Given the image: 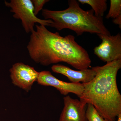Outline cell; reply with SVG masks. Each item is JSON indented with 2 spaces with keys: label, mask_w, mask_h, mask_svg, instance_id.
I'll list each match as a JSON object with an SVG mask.
<instances>
[{
  "label": "cell",
  "mask_w": 121,
  "mask_h": 121,
  "mask_svg": "<svg viewBox=\"0 0 121 121\" xmlns=\"http://www.w3.org/2000/svg\"><path fill=\"white\" fill-rule=\"evenodd\" d=\"M36 27L27 47L35 62L44 66L64 62L78 70L89 69L91 63L89 54L76 42L74 36H61L43 25H36Z\"/></svg>",
  "instance_id": "1"
},
{
  "label": "cell",
  "mask_w": 121,
  "mask_h": 121,
  "mask_svg": "<svg viewBox=\"0 0 121 121\" xmlns=\"http://www.w3.org/2000/svg\"><path fill=\"white\" fill-rule=\"evenodd\" d=\"M91 68L96 72V75L91 82L83 84L84 91L79 98L93 105L105 119L115 121L121 114V95L117 82L121 60Z\"/></svg>",
  "instance_id": "2"
},
{
  "label": "cell",
  "mask_w": 121,
  "mask_h": 121,
  "mask_svg": "<svg viewBox=\"0 0 121 121\" xmlns=\"http://www.w3.org/2000/svg\"><path fill=\"white\" fill-rule=\"evenodd\" d=\"M68 4V8L62 11L42 10V16L44 19L51 20L53 22L49 26L59 31L70 29L78 36L85 32L111 35L104 24L103 18L95 16L93 9L84 11L76 0H69Z\"/></svg>",
  "instance_id": "3"
},
{
  "label": "cell",
  "mask_w": 121,
  "mask_h": 121,
  "mask_svg": "<svg viewBox=\"0 0 121 121\" xmlns=\"http://www.w3.org/2000/svg\"><path fill=\"white\" fill-rule=\"evenodd\" d=\"M5 5L11 8V12L14 13L13 17L21 21L22 26L27 33L34 30L36 23L40 25L49 26L52 23L51 20H43L36 17L34 14V7L31 0H11L5 1Z\"/></svg>",
  "instance_id": "4"
},
{
  "label": "cell",
  "mask_w": 121,
  "mask_h": 121,
  "mask_svg": "<svg viewBox=\"0 0 121 121\" xmlns=\"http://www.w3.org/2000/svg\"><path fill=\"white\" fill-rule=\"evenodd\" d=\"M101 43L94 48V53L101 60L108 63L121 60V35H115L98 34Z\"/></svg>",
  "instance_id": "5"
},
{
  "label": "cell",
  "mask_w": 121,
  "mask_h": 121,
  "mask_svg": "<svg viewBox=\"0 0 121 121\" xmlns=\"http://www.w3.org/2000/svg\"><path fill=\"white\" fill-rule=\"evenodd\" d=\"M13 83L28 92L34 82L37 81L39 72L35 68L23 63L14 64L9 70Z\"/></svg>",
  "instance_id": "6"
},
{
  "label": "cell",
  "mask_w": 121,
  "mask_h": 121,
  "mask_svg": "<svg viewBox=\"0 0 121 121\" xmlns=\"http://www.w3.org/2000/svg\"><path fill=\"white\" fill-rule=\"evenodd\" d=\"M37 82L40 85L54 87L63 95L69 93L75 94L79 98L82 95L84 85L82 83L67 82L58 79L50 71H43L39 72Z\"/></svg>",
  "instance_id": "7"
},
{
  "label": "cell",
  "mask_w": 121,
  "mask_h": 121,
  "mask_svg": "<svg viewBox=\"0 0 121 121\" xmlns=\"http://www.w3.org/2000/svg\"><path fill=\"white\" fill-rule=\"evenodd\" d=\"M64 106L59 121H87L86 117V103L83 100L74 99L69 95L64 98Z\"/></svg>",
  "instance_id": "8"
},
{
  "label": "cell",
  "mask_w": 121,
  "mask_h": 121,
  "mask_svg": "<svg viewBox=\"0 0 121 121\" xmlns=\"http://www.w3.org/2000/svg\"><path fill=\"white\" fill-rule=\"evenodd\" d=\"M51 69L55 73L65 75L73 83H87L93 80L96 75V72L92 68L76 71L64 65L56 64L53 65Z\"/></svg>",
  "instance_id": "9"
},
{
  "label": "cell",
  "mask_w": 121,
  "mask_h": 121,
  "mask_svg": "<svg viewBox=\"0 0 121 121\" xmlns=\"http://www.w3.org/2000/svg\"><path fill=\"white\" fill-rule=\"evenodd\" d=\"M78 2L82 4H89L92 8L95 15L98 17H103L107 9L106 0H78Z\"/></svg>",
  "instance_id": "10"
},
{
  "label": "cell",
  "mask_w": 121,
  "mask_h": 121,
  "mask_svg": "<svg viewBox=\"0 0 121 121\" xmlns=\"http://www.w3.org/2000/svg\"><path fill=\"white\" fill-rule=\"evenodd\" d=\"M110 8L106 18L114 19L121 16V0H110Z\"/></svg>",
  "instance_id": "11"
},
{
  "label": "cell",
  "mask_w": 121,
  "mask_h": 121,
  "mask_svg": "<svg viewBox=\"0 0 121 121\" xmlns=\"http://www.w3.org/2000/svg\"><path fill=\"white\" fill-rule=\"evenodd\" d=\"M86 117L87 121H110L102 117L94 106L91 104H87Z\"/></svg>",
  "instance_id": "12"
},
{
  "label": "cell",
  "mask_w": 121,
  "mask_h": 121,
  "mask_svg": "<svg viewBox=\"0 0 121 121\" xmlns=\"http://www.w3.org/2000/svg\"><path fill=\"white\" fill-rule=\"evenodd\" d=\"M49 0H31L34 7V14L36 16L41 10H43V8L45 4L49 2Z\"/></svg>",
  "instance_id": "13"
},
{
  "label": "cell",
  "mask_w": 121,
  "mask_h": 121,
  "mask_svg": "<svg viewBox=\"0 0 121 121\" xmlns=\"http://www.w3.org/2000/svg\"><path fill=\"white\" fill-rule=\"evenodd\" d=\"M113 22L115 24L118 25L119 28L121 29V16L118 17L113 19Z\"/></svg>",
  "instance_id": "14"
},
{
  "label": "cell",
  "mask_w": 121,
  "mask_h": 121,
  "mask_svg": "<svg viewBox=\"0 0 121 121\" xmlns=\"http://www.w3.org/2000/svg\"><path fill=\"white\" fill-rule=\"evenodd\" d=\"M117 121H121V114H119L118 116Z\"/></svg>",
  "instance_id": "15"
}]
</instances>
